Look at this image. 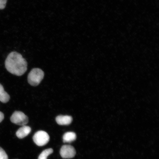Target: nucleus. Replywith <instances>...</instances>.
<instances>
[{
    "mask_svg": "<svg viewBox=\"0 0 159 159\" xmlns=\"http://www.w3.org/2000/svg\"><path fill=\"white\" fill-rule=\"evenodd\" d=\"M5 66L7 70L12 74L21 76L27 70V63L20 53L12 52L6 59Z\"/></svg>",
    "mask_w": 159,
    "mask_h": 159,
    "instance_id": "nucleus-1",
    "label": "nucleus"
},
{
    "mask_svg": "<svg viewBox=\"0 0 159 159\" xmlns=\"http://www.w3.org/2000/svg\"><path fill=\"white\" fill-rule=\"evenodd\" d=\"M44 73L39 68H34L31 70L28 75V81L32 86L38 85L44 77Z\"/></svg>",
    "mask_w": 159,
    "mask_h": 159,
    "instance_id": "nucleus-2",
    "label": "nucleus"
},
{
    "mask_svg": "<svg viewBox=\"0 0 159 159\" xmlns=\"http://www.w3.org/2000/svg\"><path fill=\"white\" fill-rule=\"evenodd\" d=\"M10 119L12 123L20 126H24L29 122L28 117L21 111H15L12 115Z\"/></svg>",
    "mask_w": 159,
    "mask_h": 159,
    "instance_id": "nucleus-3",
    "label": "nucleus"
},
{
    "mask_svg": "<svg viewBox=\"0 0 159 159\" xmlns=\"http://www.w3.org/2000/svg\"><path fill=\"white\" fill-rule=\"evenodd\" d=\"M50 140L49 135L44 131L40 130L35 133L33 137L35 143L39 146H43L47 144Z\"/></svg>",
    "mask_w": 159,
    "mask_h": 159,
    "instance_id": "nucleus-4",
    "label": "nucleus"
},
{
    "mask_svg": "<svg viewBox=\"0 0 159 159\" xmlns=\"http://www.w3.org/2000/svg\"><path fill=\"white\" fill-rule=\"evenodd\" d=\"M60 154L63 159L72 158L76 154V151L74 147L71 145H63L60 151Z\"/></svg>",
    "mask_w": 159,
    "mask_h": 159,
    "instance_id": "nucleus-5",
    "label": "nucleus"
},
{
    "mask_svg": "<svg viewBox=\"0 0 159 159\" xmlns=\"http://www.w3.org/2000/svg\"><path fill=\"white\" fill-rule=\"evenodd\" d=\"M73 120L72 117L68 115H59L56 118V121L60 125H68L71 124Z\"/></svg>",
    "mask_w": 159,
    "mask_h": 159,
    "instance_id": "nucleus-6",
    "label": "nucleus"
},
{
    "mask_svg": "<svg viewBox=\"0 0 159 159\" xmlns=\"http://www.w3.org/2000/svg\"><path fill=\"white\" fill-rule=\"evenodd\" d=\"M31 131L30 127L24 125L17 130L16 132V135L19 139H23L27 136L30 133Z\"/></svg>",
    "mask_w": 159,
    "mask_h": 159,
    "instance_id": "nucleus-7",
    "label": "nucleus"
},
{
    "mask_svg": "<svg viewBox=\"0 0 159 159\" xmlns=\"http://www.w3.org/2000/svg\"><path fill=\"white\" fill-rule=\"evenodd\" d=\"M76 134L73 132H67L63 135V142L64 143H70L76 140Z\"/></svg>",
    "mask_w": 159,
    "mask_h": 159,
    "instance_id": "nucleus-8",
    "label": "nucleus"
},
{
    "mask_svg": "<svg viewBox=\"0 0 159 159\" xmlns=\"http://www.w3.org/2000/svg\"><path fill=\"white\" fill-rule=\"evenodd\" d=\"M10 99L9 94L5 91L3 85L0 84V101L2 103H6L8 102Z\"/></svg>",
    "mask_w": 159,
    "mask_h": 159,
    "instance_id": "nucleus-9",
    "label": "nucleus"
},
{
    "mask_svg": "<svg viewBox=\"0 0 159 159\" xmlns=\"http://www.w3.org/2000/svg\"><path fill=\"white\" fill-rule=\"evenodd\" d=\"M53 152V149L49 148L43 150L39 157L38 159H47L49 155L52 154Z\"/></svg>",
    "mask_w": 159,
    "mask_h": 159,
    "instance_id": "nucleus-10",
    "label": "nucleus"
},
{
    "mask_svg": "<svg viewBox=\"0 0 159 159\" xmlns=\"http://www.w3.org/2000/svg\"><path fill=\"white\" fill-rule=\"evenodd\" d=\"M0 159H8L7 155L1 147H0Z\"/></svg>",
    "mask_w": 159,
    "mask_h": 159,
    "instance_id": "nucleus-11",
    "label": "nucleus"
},
{
    "mask_svg": "<svg viewBox=\"0 0 159 159\" xmlns=\"http://www.w3.org/2000/svg\"><path fill=\"white\" fill-rule=\"evenodd\" d=\"M7 0H0V9H4L7 5Z\"/></svg>",
    "mask_w": 159,
    "mask_h": 159,
    "instance_id": "nucleus-12",
    "label": "nucleus"
},
{
    "mask_svg": "<svg viewBox=\"0 0 159 159\" xmlns=\"http://www.w3.org/2000/svg\"><path fill=\"white\" fill-rule=\"evenodd\" d=\"M4 119V115L3 113L0 111V123H1Z\"/></svg>",
    "mask_w": 159,
    "mask_h": 159,
    "instance_id": "nucleus-13",
    "label": "nucleus"
}]
</instances>
